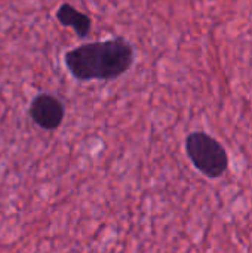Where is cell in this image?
Segmentation results:
<instances>
[{"label":"cell","mask_w":252,"mask_h":253,"mask_svg":"<svg viewBox=\"0 0 252 253\" xmlns=\"http://www.w3.org/2000/svg\"><path fill=\"white\" fill-rule=\"evenodd\" d=\"M134 61V46L120 36L80 44L64 55L67 70L79 82L114 80L129 71Z\"/></svg>","instance_id":"obj_1"},{"label":"cell","mask_w":252,"mask_h":253,"mask_svg":"<svg viewBox=\"0 0 252 253\" xmlns=\"http://www.w3.org/2000/svg\"><path fill=\"white\" fill-rule=\"evenodd\" d=\"M184 145L195 169L208 179H218L227 172L229 154L214 136L205 132H192L187 135Z\"/></svg>","instance_id":"obj_2"},{"label":"cell","mask_w":252,"mask_h":253,"mask_svg":"<svg viewBox=\"0 0 252 253\" xmlns=\"http://www.w3.org/2000/svg\"><path fill=\"white\" fill-rule=\"evenodd\" d=\"M30 119L43 130H56L65 117V107L52 93H39L28 107Z\"/></svg>","instance_id":"obj_3"},{"label":"cell","mask_w":252,"mask_h":253,"mask_svg":"<svg viewBox=\"0 0 252 253\" xmlns=\"http://www.w3.org/2000/svg\"><path fill=\"white\" fill-rule=\"evenodd\" d=\"M56 19L62 27H70L79 37H86L92 30L91 18L68 3H62L56 10Z\"/></svg>","instance_id":"obj_4"}]
</instances>
